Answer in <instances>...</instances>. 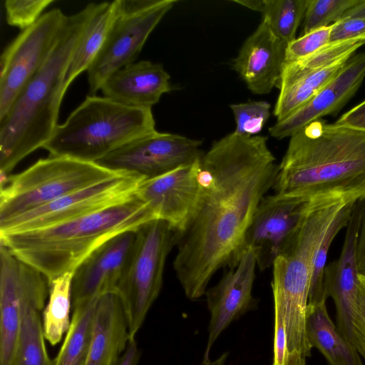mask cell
Masks as SVG:
<instances>
[{"instance_id":"6da1fadb","label":"cell","mask_w":365,"mask_h":365,"mask_svg":"<svg viewBox=\"0 0 365 365\" xmlns=\"http://www.w3.org/2000/svg\"><path fill=\"white\" fill-rule=\"evenodd\" d=\"M200 165V197L173 263L190 300L205 295L213 275L243 252L247 230L278 167L267 137L235 131L215 141Z\"/></svg>"},{"instance_id":"7a4b0ae2","label":"cell","mask_w":365,"mask_h":365,"mask_svg":"<svg viewBox=\"0 0 365 365\" xmlns=\"http://www.w3.org/2000/svg\"><path fill=\"white\" fill-rule=\"evenodd\" d=\"M272 187L308 205L365 200V131L310 123L290 137Z\"/></svg>"},{"instance_id":"3957f363","label":"cell","mask_w":365,"mask_h":365,"mask_svg":"<svg viewBox=\"0 0 365 365\" xmlns=\"http://www.w3.org/2000/svg\"><path fill=\"white\" fill-rule=\"evenodd\" d=\"M97 3L68 16L51 54L0 119L1 177L9 175L24 158L49 140L66 91L64 78L78 42Z\"/></svg>"},{"instance_id":"277c9868","label":"cell","mask_w":365,"mask_h":365,"mask_svg":"<svg viewBox=\"0 0 365 365\" xmlns=\"http://www.w3.org/2000/svg\"><path fill=\"white\" fill-rule=\"evenodd\" d=\"M155 220L135 194L129 199L50 227L0 235V244L37 269L48 282L76 267L112 237Z\"/></svg>"},{"instance_id":"5b68a950","label":"cell","mask_w":365,"mask_h":365,"mask_svg":"<svg viewBox=\"0 0 365 365\" xmlns=\"http://www.w3.org/2000/svg\"><path fill=\"white\" fill-rule=\"evenodd\" d=\"M346 202L308 207L295 233L272 264L274 320L284 327L289 365H306L312 347L307 334L309 292L314 257L331 223Z\"/></svg>"},{"instance_id":"8992f818","label":"cell","mask_w":365,"mask_h":365,"mask_svg":"<svg viewBox=\"0 0 365 365\" xmlns=\"http://www.w3.org/2000/svg\"><path fill=\"white\" fill-rule=\"evenodd\" d=\"M156 131L151 108L88 95L66 121L56 126L43 148L51 156L96 163L128 143Z\"/></svg>"},{"instance_id":"52a82bcc","label":"cell","mask_w":365,"mask_h":365,"mask_svg":"<svg viewBox=\"0 0 365 365\" xmlns=\"http://www.w3.org/2000/svg\"><path fill=\"white\" fill-rule=\"evenodd\" d=\"M122 173L68 157L39 159L18 174L1 177L0 223Z\"/></svg>"},{"instance_id":"ba28073f","label":"cell","mask_w":365,"mask_h":365,"mask_svg":"<svg viewBox=\"0 0 365 365\" xmlns=\"http://www.w3.org/2000/svg\"><path fill=\"white\" fill-rule=\"evenodd\" d=\"M180 235L161 220L149 221L137 230L130 260L116 291L126 317L129 339H135L160 292L166 259Z\"/></svg>"},{"instance_id":"9c48e42d","label":"cell","mask_w":365,"mask_h":365,"mask_svg":"<svg viewBox=\"0 0 365 365\" xmlns=\"http://www.w3.org/2000/svg\"><path fill=\"white\" fill-rule=\"evenodd\" d=\"M176 0H119L105 43L87 71L89 94L95 96L115 71L134 63L149 35Z\"/></svg>"},{"instance_id":"30bf717a","label":"cell","mask_w":365,"mask_h":365,"mask_svg":"<svg viewBox=\"0 0 365 365\" xmlns=\"http://www.w3.org/2000/svg\"><path fill=\"white\" fill-rule=\"evenodd\" d=\"M67 16L58 8L49 10L31 26L23 30L3 51L0 63V119L48 58Z\"/></svg>"},{"instance_id":"8fae6325","label":"cell","mask_w":365,"mask_h":365,"mask_svg":"<svg viewBox=\"0 0 365 365\" xmlns=\"http://www.w3.org/2000/svg\"><path fill=\"white\" fill-rule=\"evenodd\" d=\"M144 179L122 173L0 223V235L50 227L122 202Z\"/></svg>"},{"instance_id":"7c38bea8","label":"cell","mask_w":365,"mask_h":365,"mask_svg":"<svg viewBox=\"0 0 365 365\" xmlns=\"http://www.w3.org/2000/svg\"><path fill=\"white\" fill-rule=\"evenodd\" d=\"M202 143L183 135L156 131L128 143L96 163L149 180L200 159L204 154Z\"/></svg>"},{"instance_id":"4fadbf2b","label":"cell","mask_w":365,"mask_h":365,"mask_svg":"<svg viewBox=\"0 0 365 365\" xmlns=\"http://www.w3.org/2000/svg\"><path fill=\"white\" fill-rule=\"evenodd\" d=\"M309 205L285 194L266 195L247 230L243 250L255 254L259 269L272 266L299 227Z\"/></svg>"},{"instance_id":"5bb4252c","label":"cell","mask_w":365,"mask_h":365,"mask_svg":"<svg viewBox=\"0 0 365 365\" xmlns=\"http://www.w3.org/2000/svg\"><path fill=\"white\" fill-rule=\"evenodd\" d=\"M257 267L254 252L245 249L235 261L226 267L220 281L206 290L205 295L210 320L203 365L211 360V349L221 333L232 322L256 307L257 301L252 295V289Z\"/></svg>"},{"instance_id":"9a60e30c","label":"cell","mask_w":365,"mask_h":365,"mask_svg":"<svg viewBox=\"0 0 365 365\" xmlns=\"http://www.w3.org/2000/svg\"><path fill=\"white\" fill-rule=\"evenodd\" d=\"M200 159L161 176L143 180L135 190L155 220L166 221L180 235L191 220L200 197Z\"/></svg>"},{"instance_id":"2e32d148","label":"cell","mask_w":365,"mask_h":365,"mask_svg":"<svg viewBox=\"0 0 365 365\" xmlns=\"http://www.w3.org/2000/svg\"><path fill=\"white\" fill-rule=\"evenodd\" d=\"M137 230L122 232L95 250L73 271V307L91 298L116 292L130 260Z\"/></svg>"},{"instance_id":"e0dca14e","label":"cell","mask_w":365,"mask_h":365,"mask_svg":"<svg viewBox=\"0 0 365 365\" xmlns=\"http://www.w3.org/2000/svg\"><path fill=\"white\" fill-rule=\"evenodd\" d=\"M363 205L364 200L355 204L346 227L341 254L337 259L326 266L324 272L325 292L335 306L336 327L353 345V319L357 304L360 274L357 246Z\"/></svg>"},{"instance_id":"ac0fdd59","label":"cell","mask_w":365,"mask_h":365,"mask_svg":"<svg viewBox=\"0 0 365 365\" xmlns=\"http://www.w3.org/2000/svg\"><path fill=\"white\" fill-rule=\"evenodd\" d=\"M365 78V52L352 55L342 69L299 110L269 128L277 139L291 137L310 123L337 113L353 97Z\"/></svg>"},{"instance_id":"d6986e66","label":"cell","mask_w":365,"mask_h":365,"mask_svg":"<svg viewBox=\"0 0 365 365\" xmlns=\"http://www.w3.org/2000/svg\"><path fill=\"white\" fill-rule=\"evenodd\" d=\"M287 46L262 20L241 46L232 68L251 92L268 93L280 80Z\"/></svg>"},{"instance_id":"ffe728a7","label":"cell","mask_w":365,"mask_h":365,"mask_svg":"<svg viewBox=\"0 0 365 365\" xmlns=\"http://www.w3.org/2000/svg\"><path fill=\"white\" fill-rule=\"evenodd\" d=\"M34 267L0 244V365H12L21 323V302Z\"/></svg>"},{"instance_id":"44dd1931","label":"cell","mask_w":365,"mask_h":365,"mask_svg":"<svg viewBox=\"0 0 365 365\" xmlns=\"http://www.w3.org/2000/svg\"><path fill=\"white\" fill-rule=\"evenodd\" d=\"M170 76L160 63L140 61L110 74L103 83V96L120 103L151 108L172 90Z\"/></svg>"},{"instance_id":"7402d4cb","label":"cell","mask_w":365,"mask_h":365,"mask_svg":"<svg viewBox=\"0 0 365 365\" xmlns=\"http://www.w3.org/2000/svg\"><path fill=\"white\" fill-rule=\"evenodd\" d=\"M48 292L47 277L34 268L22 299L20 328L12 365H52L46 347L41 315Z\"/></svg>"},{"instance_id":"603a6c76","label":"cell","mask_w":365,"mask_h":365,"mask_svg":"<svg viewBox=\"0 0 365 365\" xmlns=\"http://www.w3.org/2000/svg\"><path fill=\"white\" fill-rule=\"evenodd\" d=\"M128 340L127 319L118 293L100 295L93 337L84 365H115Z\"/></svg>"},{"instance_id":"cb8c5ba5","label":"cell","mask_w":365,"mask_h":365,"mask_svg":"<svg viewBox=\"0 0 365 365\" xmlns=\"http://www.w3.org/2000/svg\"><path fill=\"white\" fill-rule=\"evenodd\" d=\"M307 334L312 347L322 354L329 365H365L356 349L330 318L326 302L308 306Z\"/></svg>"},{"instance_id":"d4e9b609","label":"cell","mask_w":365,"mask_h":365,"mask_svg":"<svg viewBox=\"0 0 365 365\" xmlns=\"http://www.w3.org/2000/svg\"><path fill=\"white\" fill-rule=\"evenodd\" d=\"M119 0L101 2L88 20L71 55L64 78L66 89L81 73L88 71L106 40L116 15Z\"/></svg>"},{"instance_id":"484cf974","label":"cell","mask_w":365,"mask_h":365,"mask_svg":"<svg viewBox=\"0 0 365 365\" xmlns=\"http://www.w3.org/2000/svg\"><path fill=\"white\" fill-rule=\"evenodd\" d=\"M98 297L75 307L70 327L52 365H84L91 343Z\"/></svg>"},{"instance_id":"4316f807","label":"cell","mask_w":365,"mask_h":365,"mask_svg":"<svg viewBox=\"0 0 365 365\" xmlns=\"http://www.w3.org/2000/svg\"><path fill=\"white\" fill-rule=\"evenodd\" d=\"M348 59L306 73L280 88L273 111L277 121L284 120L309 102L338 74Z\"/></svg>"},{"instance_id":"83f0119b","label":"cell","mask_w":365,"mask_h":365,"mask_svg":"<svg viewBox=\"0 0 365 365\" xmlns=\"http://www.w3.org/2000/svg\"><path fill=\"white\" fill-rule=\"evenodd\" d=\"M262 14L274 34L287 44L296 38L297 30L304 17L307 0H233Z\"/></svg>"},{"instance_id":"f1b7e54d","label":"cell","mask_w":365,"mask_h":365,"mask_svg":"<svg viewBox=\"0 0 365 365\" xmlns=\"http://www.w3.org/2000/svg\"><path fill=\"white\" fill-rule=\"evenodd\" d=\"M73 272H66L49 282L48 299L42 315L45 339L58 344L70 327Z\"/></svg>"},{"instance_id":"f546056e","label":"cell","mask_w":365,"mask_h":365,"mask_svg":"<svg viewBox=\"0 0 365 365\" xmlns=\"http://www.w3.org/2000/svg\"><path fill=\"white\" fill-rule=\"evenodd\" d=\"M364 44H365V36L349 40L329 42L304 59L292 63H285L277 87L279 89L306 73L331 66L342 60L348 59Z\"/></svg>"},{"instance_id":"4dcf8cb0","label":"cell","mask_w":365,"mask_h":365,"mask_svg":"<svg viewBox=\"0 0 365 365\" xmlns=\"http://www.w3.org/2000/svg\"><path fill=\"white\" fill-rule=\"evenodd\" d=\"M356 203H348L342 207L327 229L317 250L309 292L308 306H314L327 302L328 297L324 288V272L329 247L336 235L342 228L347 226Z\"/></svg>"},{"instance_id":"1f68e13d","label":"cell","mask_w":365,"mask_h":365,"mask_svg":"<svg viewBox=\"0 0 365 365\" xmlns=\"http://www.w3.org/2000/svg\"><path fill=\"white\" fill-rule=\"evenodd\" d=\"M359 0H307L302 35L340 20Z\"/></svg>"},{"instance_id":"d6a6232c","label":"cell","mask_w":365,"mask_h":365,"mask_svg":"<svg viewBox=\"0 0 365 365\" xmlns=\"http://www.w3.org/2000/svg\"><path fill=\"white\" fill-rule=\"evenodd\" d=\"M230 107L235 120V132L241 135H255L270 115L271 106L264 101L234 103Z\"/></svg>"},{"instance_id":"836d02e7","label":"cell","mask_w":365,"mask_h":365,"mask_svg":"<svg viewBox=\"0 0 365 365\" xmlns=\"http://www.w3.org/2000/svg\"><path fill=\"white\" fill-rule=\"evenodd\" d=\"M53 0H6L4 2L9 25L22 31L31 26Z\"/></svg>"},{"instance_id":"e575fe53","label":"cell","mask_w":365,"mask_h":365,"mask_svg":"<svg viewBox=\"0 0 365 365\" xmlns=\"http://www.w3.org/2000/svg\"><path fill=\"white\" fill-rule=\"evenodd\" d=\"M331 25L302 35L287 44L285 63L297 62L309 56L330 42Z\"/></svg>"},{"instance_id":"d590c367","label":"cell","mask_w":365,"mask_h":365,"mask_svg":"<svg viewBox=\"0 0 365 365\" xmlns=\"http://www.w3.org/2000/svg\"><path fill=\"white\" fill-rule=\"evenodd\" d=\"M354 346L365 361V275L359 274L357 304L353 319Z\"/></svg>"},{"instance_id":"8d00e7d4","label":"cell","mask_w":365,"mask_h":365,"mask_svg":"<svg viewBox=\"0 0 365 365\" xmlns=\"http://www.w3.org/2000/svg\"><path fill=\"white\" fill-rule=\"evenodd\" d=\"M365 36V19L343 17L331 25L330 42H336Z\"/></svg>"},{"instance_id":"74e56055","label":"cell","mask_w":365,"mask_h":365,"mask_svg":"<svg viewBox=\"0 0 365 365\" xmlns=\"http://www.w3.org/2000/svg\"><path fill=\"white\" fill-rule=\"evenodd\" d=\"M334 123L365 131V100L344 113Z\"/></svg>"},{"instance_id":"f35d334b","label":"cell","mask_w":365,"mask_h":365,"mask_svg":"<svg viewBox=\"0 0 365 365\" xmlns=\"http://www.w3.org/2000/svg\"><path fill=\"white\" fill-rule=\"evenodd\" d=\"M357 259L359 273L365 275V200H364L359 231Z\"/></svg>"},{"instance_id":"ab89813d","label":"cell","mask_w":365,"mask_h":365,"mask_svg":"<svg viewBox=\"0 0 365 365\" xmlns=\"http://www.w3.org/2000/svg\"><path fill=\"white\" fill-rule=\"evenodd\" d=\"M140 356L135 339H129L126 348L115 365H137Z\"/></svg>"},{"instance_id":"60d3db41","label":"cell","mask_w":365,"mask_h":365,"mask_svg":"<svg viewBox=\"0 0 365 365\" xmlns=\"http://www.w3.org/2000/svg\"><path fill=\"white\" fill-rule=\"evenodd\" d=\"M343 17H356L365 19V0H359L357 4L349 9Z\"/></svg>"},{"instance_id":"b9f144b4","label":"cell","mask_w":365,"mask_h":365,"mask_svg":"<svg viewBox=\"0 0 365 365\" xmlns=\"http://www.w3.org/2000/svg\"><path fill=\"white\" fill-rule=\"evenodd\" d=\"M228 356V352L222 354L218 358L215 360H210L205 365H225Z\"/></svg>"}]
</instances>
